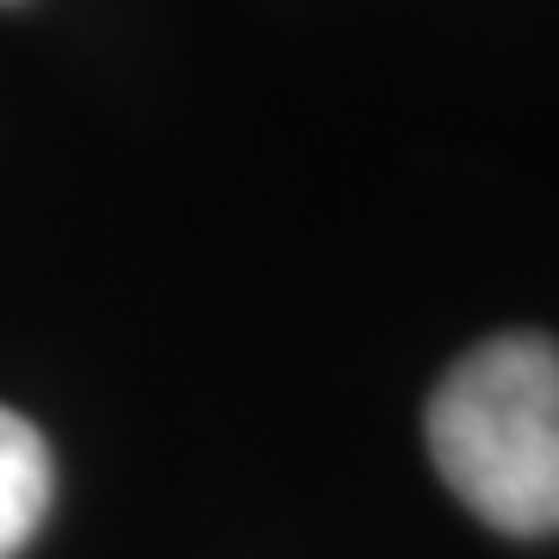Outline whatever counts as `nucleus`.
Listing matches in <instances>:
<instances>
[{
	"label": "nucleus",
	"mask_w": 559,
	"mask_h": 559,
	"mask_svg": "<svg viewBox=\"0 0 559 559\" xmlns=\"http://www.w3.org/2000/svg\"><path fill=\"white\" fill-rule=\"evenodd\" d=\"M50 510V448L20 411H0V559L38 535Z\"/></svg>",
	"instance_id": "nucleus-2"
},
{
	"label": "nucleus",
	"mask_w": 559,
	"mask_h": 559,
	"mask_svg": "<svg viewBox=\"0 0 559 559\" xmlns=\"http://www.w3.org/2000/svg\"><path fill=\"white\" fill-rule=\"evenodd\" d=\"M429 454L466 510L503 535H559V342L491 336L429 399Z\"/></svg>",
	"instance_id": "nucleus-1"
}]
</instances>
